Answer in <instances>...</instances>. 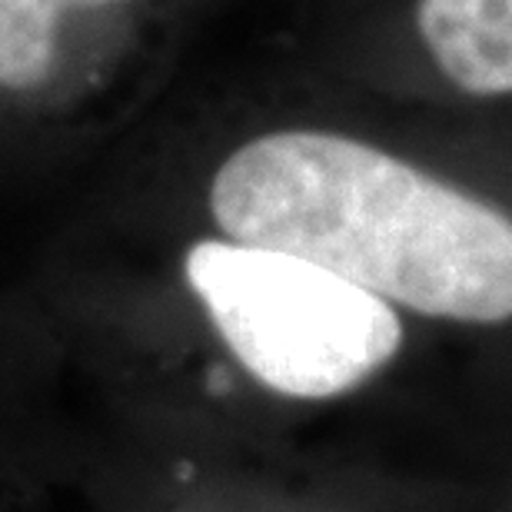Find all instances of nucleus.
I'll return each mask as SVG.
<instances>
[{"label":"nucleus","instance_id":"nucleus-2","mask_svg":"<svg viewBox=\"0 0 512 512\" xmlns=\"http://www.w3.org/2000/svg\"><path fill=\"white\" fill-rule=\"evenodd\" d=\"M183 273L237 363L280 396L353 393L403 350L393 303L303 256L200 240Z\"/></svg>","mask_w":512,"mask_h":512},{"label":"nucleus","instance_id":"nucleus-3","mask_svg":"<svg viewBox=\"0 0 512 512\" xmlns=\"http://www.w3.org/2000/svg\"><path fill=\"white\" fill-rule=\"evenodd\" d=\"M416 27L459 90L512 94V0H419Z\"/></svg>","mask_w":512,"mask_h":512},{"label":"nucleus","instance_id":"nucleus-1","mask_svg":"<svg viewBox=\"0 0 512 512\" xmlns=\"http://www.w3.org/2000/svg\"><path fill=\"white\" fill-rule=\"evenodd\" d=\"M210 210L233 243L303 256L419 316L512 320V217L370 143L256 137L217 170Z\"/></svg>","mask_w":512,"mask_h":512},{"label":"nucleus","instance_id":"nucleus-4","mask_svg":"<svg viewBox=\"0 0 512 512\" xmlns=\"http://www.w3.org/2000/svg\"><path fill=\"white\" fill-rule=\"evenodd\" d=\"M117 0H0V87L34 90L50 77L60 14Z\"/></svg>","mask_w":512,"mask_h":512}]
</instances>
